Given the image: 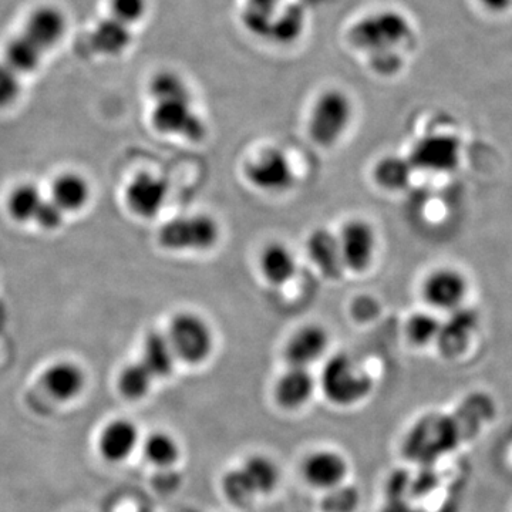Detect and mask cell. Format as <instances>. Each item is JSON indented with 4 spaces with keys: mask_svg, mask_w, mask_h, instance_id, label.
Instances as JSON below:
<instances>
[{
    "mask_svg": "<svg viewBox=\"0 0 512 512\" xmlns=\"http://www.w3.org/2000/svg\"><path fill=\"white\" fill-rule=\"evenodd\" d=\"M345 45L370 73L393 79L416 52L419 32L403 10L377 8L366 10L346 26Z\"/></svg>",
    "mask_w": 512,
    "mask_h": 512,
    "instance_id": "obj_1",
    "label": "cell"
},
{
    "mask_svg": "<svg viewBox=\"0 0 512 512\" xmlns=\"http://www.w3.org/2000/svg\"><path fill=\"white\" fill-rule=\"evenodd\" d=\"M151 100L150 123L161 136L201 143L208 136V124L198 107L187 77L174 69H161L148 82Z\"/></svg>",
    "mask_w": 512,
    "mask_h": 512,
    "instance_id": "obj_2",
    "label": "cell"
},
{
    "mask_svg": "<svg viewBox=\"0 0 512 512\" xmlns=\"http://www.w3.org/2000/svg\"><path fill=\"white\" fill-rule=\"evenodd\" d=\"M355 113V101L346 90L340 87L322 90L309 109V137L319 147H335L348 134Z\"/></svg>",
    "mask_w": 512,
    "mask_h": 512,
    "instance_id": "obj_3",
    "label": "cell"
},
{
    "mask_svg": "<svg viewBox=\"0 0 512 512\" xmlns=\"http://www.w3.org/2000/svg\"><path fill=\"white\" fill-rule=\"evenodd\" d=\"M319 386L326 400L338 407H352L365 402L373 392L372 376L348 353L330 356L322 367Z\"/></svg>",
    "mask_w": 512,
    "mask_h": 512,
    "instance_id": "obj_4",
    "label": "cell"
},
{
    "mask_svg": "<svg viewBox=\"0 0 512 512\" xmlns=\"http://www.w3.org/2000/svg\"><path fill=\"white\" fill-rule=\"evenodd\" d=\"M221 239V225L210 214L178 215L164 222L158 229V245L165 251L197 254L217 247Z\"/></svg>",
    "mask_w": 512,
    "mask_h": 512,
    "instance_id": "obj_5",
    "label": "cell"
},
{
    "mask_svg": "<svg viewBox=\"0 0 512 512\" xmlns=\"http://www.w3.org/2000/svg\"><path fill=\"white\" fill-rule=\"evenodd\" d=\"M167 338L178 362L200 366L207 362L215 349V335L207 319L198 313H175L168 325Z\"/></svg>",
    "mask_w": 512,
    "mask_h": 512,
    "instance_id": "obj_6",
    "label": "cell"
},
{
    "mask_svg": "<svg viewBox=\"0 0 512 512\" xmlns=\"http://www.w3.org/2000/svg\"><path fill=\"white\" fill-rule=\"evenodd\" d=\"M457 423L448 417L429 416L417 421L404 439V454L409 460L429 463L456 444Z\"/></svg>",
    "mask_w": 512,
    "mask_h": 512,
    "instance_id": "obj_7",
    "label": "cell"
},
{
    "mask_svg": "<svg viewBox=\"0 0 512 512\" xmlns=\"http://www.w3.org/2000/svg\"><path fill=\"white\" fill-rule=\"evenodd\" d=\"M245 178L265 194H282L291 190L296 174L291 158L279 147H266L245 164Z\"/></svg>",
    "mask_w": 512,
    "mask_h": 512,
    "instance_id": "obj_8",
    "label": "cell"
},
{
    "mask_svg": "<svg viewBox=\"0 0 512 512\" xmlns=\"http://www.w3.org/2000/svg\"><path fill=\"white\" fill-rule=\"evenodd\" d=\"M170 181L153 171H140L128 181L124 201L128 211L140 220H154L170 197Z\"/></svg>",
    "mask_w": 512,
    "mask_h": 512,
    "instance_id": "obj_9",
    "label": "cell"
},
{
    "mask_svg": "<svg viewBox=\"0 0 512 512\" xmlns=\"http://www.w3.org/2000/svg\"><path fill=\"white\" fill-rule=\"evenodd\" d=\"M340 251L346 271L363 274L376 258L377 234L373 225L362 218L345 222L338 232Z\"/></svg>",
    "mask_w": 512,
    "mask_h": 512,
    "instance_id": "obj_10",
    "label": "cell"
},
{
    "mask_svg": "<svg viewBox=\"0 0 512 512\" xmlns=\"http://www.w3.org/2000/svg\"><path fill=\"white\" fill-rule=\"evenodd\" d=\"M461 146L456 136L450 134H429L420 137L410 150L409 161L414 171L424 173H448L460 161Z\"/></svg>",
    "mask_w": 512,
    "mask_h": 512,
    "instance_id": "obj_11",
    "label": "cell"
},
{
    "mask_svg": "<svg viewBox=\"0 0 512 512\" xmlns=\"http://www.w3.org/2000/svg\"><path fill=\"white\" fill-rule=\"evenodd\" d=\"M421 295L434 311H458L468 295L466 275L450 266L434 269L424 279Z\"/></svg>",
    "mask_w": 512,
    "mask_h": 512,
    "instance_id": "obj_12",
    "label": "cell"
},
{
    "mask_svg": "<svg viewBox=\"0 0 512 512\" xmlns=\"http://www.w3.org/2000/svg\"><path fill=\"white\" fill-rule=\"evenodd\" d=\"M302 478L315 490L330 491L345 484L349 463L335 450H316L308 454L301 466Z\"/></svg>",
    "mask_w": 512,
    "mask_h": 512,
    "instance_id": "obj_13",
    "label": "cell"
},
{
    "mask_svg": "<svg viewBox=\"0 0 512 512\" xmlns=\"http://www.w3.org/2000/svg\"><path fill=\"white\" fill-rule=\"evenodd\" d=\"M329 346L328 329L318 323H308L292 333L286 342L284 357L288 366L311 369L326 355Z\"/></svg>",
    "mask_w": 512,
    "mask_h": 512,
    "instance_id": "obj_14",
    "label": "cell"
},
{
    "mask_svg": "<svg viewBox=\"0 0 512 512\" xmlns=\"http://www.w3.org/2000/svg\"><path fill=\"white\" fill-rule=\"evenodd\" d=\"M66 30L67 18L62 10L53 5H43L30 12L22 33L47 53L62 42Z\"/></svg>",
    "mask_w": 512,
    "mask_h": 512,
    "instance_id": "obj_15",
    "label": "cell"
},
{
    "mask_svg": "<svg viewBox=\"0 0 512 512\" xmlns=\"http://www.w3.org/2000/svg\"><path fill=\"white\" fill-rule=\"evenodd\" d=\"M140 443V430L134 421L114 419L101 429L97 448L104 460L119 464L128 460Z\"/></svg>",
    "mask_w": 512,
    "mask_h": 512,
    "instance_id": "obj_16",
    "label": "cell"
},
{
    "mask_svg": "<svg viewBox=\"0 0 512 512\" xmlns=\"http://www.w3.org/2000/svg\"><path fill=\"white\" fill-rule=\"evenodd\" d=\"M43 387L49 396L60 403H69L82 396L87 386V375L73 360H57L42 376Z\"/></svg>",
    "mask_w": 512,
    "mask_h": 512,
    "instance_id": "obj_17",
    "label": "cell"
},
{
    "mask_svg": "<svg viewBox=\"0 0 512 512\" xmlns=\"http://www.w3.org/2000/svg\"><path fill=\"white\" fill-rule=\"evenodd\" d=\"M316 384L318 382L311 369L288 366L275 382V402L286 412H296L311 402Z\"/></svg>",
    "mask_w": 512,
    "mask_h": 512,
    "instance_id": "obj_18",
    "label": "cell"
},
{
    "mask_svg": "<svg viewBox=\"0 0 512 512\" xmlns=\"http://www.w3.org/2000/svg\"><path fill=\"white\" fill-rule=\"evenodd\" d=\"M306 254L316 269L330 281H338L345 275L338 234L328 228L313 229L306 239Z\"/></svg>",
    "mask_w": 512,
    "mask_h": 512,
    "instance_id": "obj_19",
    "label": "cell"
},
{
    "mask_svg": "<svg viewBox=\"0 0 512 512\" xmlns=\"http://www.w3.org/2000/svg\"><path fill=\"white\" fill-rule=\"evenodd\" d=\"M49 198L64 214H77L92 201V184L77 171H64L50 185Z\"/></svg>",
    "mask_w": 512,
    "mask_h": 512,
    "instance_id": "obj_20",
    "label": "cell"
},
{
    "mask_svg": "<svg viewBox=\"0 0 512 512\" xmlns=\"http://www.w3.org/2000/svg\"><path fill=\"white\" fill-rule=\"evenodd\" d=\"M259 272L269 285L282 288L298 274V259L284 242H269L258 259Z\"/></svg>",
    "mask_w": 512,
    "mask_h": 512,
    "instance_id": "obj_21",
    "label": "cell"
},
{
    "mask_svg": "<svg viewBox=\"0 0 512 512\" xmlns=\"http://www.w3.org/2000/svg\"><path fill=\"white\" fill-rule=\"evenodd\" d=\"M133 28L111 16L99 20L90 32V47L103 57H119L133 45Z\"/></svg>",
    "mask_w": 512,
    "mask_h": 512,
    "instance_id": "obj_22",
    "label": "cell"
},
{
    "mask_svg": "<svg viewBox=\"0 0 512 512\" xmlns=\"http://www.w3.org/2000/svg\"><path fill=\"white\" fill-rule=\"evenodd\" d=\"M140 360L156 380L167 379L173 375L178 360L171 348L167 333L158 332V330L148 332L143 340Z\"/></svg>",
    "mask_w": 512,
    "mask_h": 512,
    "instance_id": "obj_23",
    "label": "cell"
},
{
    "mask_svg": "<svg viewBox=\"0 0 512 512\" xmlns=\"http://www.w3.org/2000/svg\"><path fill=\"white\" fill-rule=\"evenodd\" d=\"M46 200V194L33 183L16 185L6 200L9 217L18 224H33L37 212Z\"/></svg>",
    "mask_w": 512,
    "mask_h": 512,
    "instance_id": "obj_24",
    "label": "cell"
},
{
    "mask_svg": "<svg viewBox=\"0 0 512 512\" xmlns=\"http://www.w3.org/2000/svg\"><path fill=\"white\" fill-rule=\"evenodd\" d=\"M141 447L148 463L161 470H171L181 460L180 443L167 431L148 434Z\"/></svg>",
    "mask_w": 512,
    "mask_h": 512,
    "instance_id": "obj_25",
    "label": "cell"
},
{
    "mask_svg": "<svg viewBox=\"0 0 512 512\" xmlns=\"http://www.w3.org/2000/svg\"><path fill=\"white\" fill-rule=\"evenodd\" d=\"M249 483L258 497L275 493L281 483V471L272 458L254 454L249 456L241 466Z\"/></svg>",
    "mask_w": 512,
    "mask_h": 512,
    "instance_id": "obj_26",
    "label": "cell"
},
{
    "mask_svg": "<svg viewBox=\"0 0 512 512\" xmlns=\"http://www.w3.org/2000/svg\"><path fill=\"white\" fill-rule=\"evenodd\" d=\"M43 53L22 32L9 40L8 45L5 47V62L9 67H12L20 76L36 72L40 64L43 62Z\"/></svg>",
    "mask_w": 512,
    "mask_h": 512,
    "instance_id": "obj_27",
    "label": "cell"
},
{
    "mask_svg": "<svg viewBox=\"0 0 512 512\" xmlns=\"http://www.w3.org/2000/svg\"><path fill=\"white\" fill-rule=\"evenodd\" d=\"M413 165L409 158L386 156L377 161L373 168L375 183L386 191H402L412 181Z\"/></svg>",
    "mask_w": 512,
    "mask_h": 512,
    "instance_id": "obj_28",
    "label": "cell"
},
{
    "mask_svg": "<svg viewBox=\"0 0 512 512\" xmlns=\"http://www.w3.org/2000/svg\"><path fill=\"white\" fill-rule=\"evenodd\" d=\"M154 382L156 379L151 375L150 370L138 359L136 362L127 363L120 370L119 377H117V389L124 399L138 402L148 396Z\"/></svg>",
    "mask_w": 512,
    "mask_h": 512,
    "instance_id": "obj_29",
    "label": "cell"
},
{
    "mask_svg": "<svg viewBox=\"0 0 512 512\" xmlns=\"http://www.w3.org/2000/svg\"><path fill=\"white\" fill-rule=\"evenodd\" d=\"M443 322L430 312L413 313L404 326L407 340L417 348H426L439 340Z\"/></svg>",
    "mask_w": 512,
    "mask_h": 512,
    "instance_id": "obj_30",
    "label": "cell"
},
{
    "mask_svg": "<svg viewBox=\"0 0 512 512\" xmlns=\"http://www.w3.org/2000/svg\"><path fill=\"white\" fill-rule=\"evenodd\" d=\"M221 488L228 503L238 508L248 507L258 497L241 467L229 470L222 476Z\"/></svg>",
    "mask_w": 512,
    "mask_h": 512,
    "instance_id": "obj_31",
    "label": "cell"
},
{
    "mask_svg": "<svg viewBox=\"0 0 512 512\" xmlns=\"http://www.w3.org/2000/svg\"><path fill=\"white\" fill-rule=\"evenodd\" d=\"M150 13V0H109V15L130 28L143 23Z\"/></svg>",
    "mask_w": 512,
    "mask_h": 512,
    "instance_id": "obj_32",
    "label": "cell"
},
{
    "mask_svg": "<svg viewBox=\"0 0 512 512\" xmlns=\"http://www.w3.org/2000/svg\"><path fill=\"white\" fill-rule=\"evenodd\" d=\"M359 503L360 497L356 488L343 484L338 488L326 491L322 507L325 512H355Z\"/></svg>",
    "mask_w": 512,
    "mask_h": 512,
    "instance_id": "obj_33",
    "label": "cell"
},
{
    "mask_svg": "<svg viewBox=\"0 0 512 512\" xmlns=\"http://www.w3.org/2000/svg\"><path fill=\"white\" fill-rule=\"evenodd\" d=\"M20 74L5 62L0 63V110L9 109L22 94Z\"/></svg>",
    "mask_w": 512,
    "mask_h": 512,
    "instance_id": "obj_34",
    "label": "cell"
},
{
    "mask_svg": "<svg viewBox=\"0 0 512 512\" xmlns=\"http://www.w3.org/2000/svg\"><path fill=\"white\" fill-rule=\"evenodd\" d=\"M66 217L67 215L57 207L55 202L50 200L49 197H46L45 202H43L42 207H40L39 212H37L33 224H35L37 228L42 229V231L56 232L63 227Z\"/></svg>",
    "mask_w": 512,
    "mask_h": 512,
    "instance_id": "obj_35",
    "label": "cell"
},
{
    "mask_svg": "<svg viewBox=\"0 0 512 512\" xmlns=\"http://www.w3.org/2000/svg\"><path fill=\"white\" fill-rule=\"evenodd\" d=\"M476 2L490 15L501 16L512 10V0H476Z\"/></svg>",
    "mask_w": 512,
    "mask_h": 512,
    "instance_id": "obj_36",
    "label": "cell"
},
{
    "mask_svg": "<svg viewBox=\"0 0 512 512\" xmlns=\"http://www.w3.org/2000/svg\"><path fill=\"white\" fill-rule=\"evenodd\" d=\"M376 312L375 303L370 301L369 298H360L355 302V306H353V313L357 319H369L370 315Z\"/></svg>",
    "mask_w": 512,
    "mask_h": 512,
    "instance_id": "obj_37",
    "label": "cell"
},
{
    "mask_svg": "<svg viewBox=\"0 0 512 512\" xmlns=\"http://www.w3.org/2000/svg\"><path fill=\"white\" fill-rule=\"evenodd\" d=\"M383 512H414L406 505V501L392 500L386 505Z\"/></svg>",
    "mask_w": 512,
    "mask_h": 512,
    "instance_id": "obj_38",
    "label": "cell"
}]
</instances>
